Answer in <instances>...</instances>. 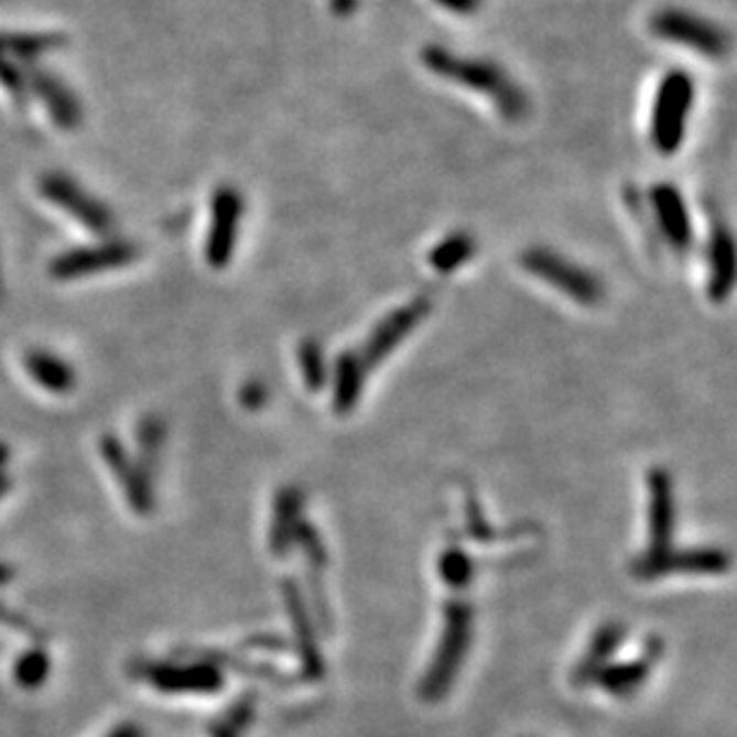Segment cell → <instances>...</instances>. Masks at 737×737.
<instances>
[{"label":"cell","mask_w":737,"mask_h":737,"mask_svg":"<svg viewBox=\"0 0 737 737\" xmlns=\"http://www.w3.org/2000/svg\"><path fill=\"white\" fill-rule=\"evenodd\" d=\"M692 100L695 82L685 69H671L659 84L652 108V143L661 155H673L683 147Z\"/></svg>","instance_id":"cell-3"},{"label":"cell","mask_w":737,"mask_h":737,"mask_svg":"<svg viewBox=\"0 0 737 737\" xmlns=\"http://www.w3.org/2000/svg\"><path fill=\"white\" fill-rule=\"evenodd\" d=\"M294 544L303 549V554H306V561H308V587H311V599H313L311 604L317 616V626L323 628V632H332V614H329V604L325 597V581H323L325 566H327L325 544L321 540V534H317V530L311 523H306V520H301Z\"/></svg>","instance_id":"cell-16"},{"label":"cell","mask_w":737,"mask_h":737,"mask_svg":"<svg viewBox=\"0 0 737 737\" xmlns=\"http://www.w3.org/2000/svg\"><path fill=\"white\" fill-rule=\"evenodd\" d=\"M430 313V301L427 299H413L409 303H403L401 308L392 311L384 315L380 325L370 332V337L364 346V358L366 368H378L382 360L392 354L397 346L407 339L411 332L425 321V315Z\"/></svg>","instance_id":"cell-11"},{"label":"cell","mask_w":737,"mask_h":737,"mask_svg":"<svg viewBox=\"0 0 737 737\" xmlns=\"http://www.w3.org/2000/svg\"><path fill=\"white\" fill-rule=\"evenodd\" d=\"M48 657L43 652H29L18 661L14 678L22 687H39L48 678Z\"/></svg>","instance_id":"cell-30"},{"label":"cell","mask_w":737,"mask_h":737,"mask_svg":"<svg viewBox=\"0 0 737 737\" xmlns=\"http://www.w3.org/2000/svg\"><path fill=\"white\" fill-rule=\"evenodd\" d=\"M303 495L296 487H284L274 497V516L270 525V549L274 556H286L294 546L296 530L301 525Z\"/></svg>","instance_id":"cell-20"},{"label":"cell","mask_w":737,"mask_h":737,"mask_svg":"<svg viewBox=\"0 0 737 737\" xmlns=\"http://www.w3.org/2000/svg\"><path fill=\"white\" fill-rule=\"evenodd\" d=\"M652 32L654 36L678 43V46H685L690 51H697L704 57H712V61H720L726 57L730 48V39L724 32V29L716 26L714 22L697 18L687 10H678V8H666L657 12L652 18Z\"/></svg>","instance_id":"cell-5"},{"label":"cell","mask_w":737,"mask_h":737,"mask_svg":"<svg viewBox=\"0 0 737 737\" xmlns=\"http://www.w3.org/2000/svg\"><path fill=\"white\" fill-rule=\"evenodd\" d=\"M735 284V241L726 227H714L709 239V284L706 292L714 303L726 301Z\"/></svg>","instance_id":"cell-21"},{"label":"cell","mask_w":737,"mask_h":737,"mask_svg":"<svg viewBox=\"0 0 737 737\" xmlns=\"http://www.w3.org/2000/svg\"><path fill=\"white\" fill-rule=\"evenodd\" d=\"M0 86H3L14 104L18 106L26 104L29 86H26L24 69L14 61H10V57L3 53V48H0Z\"/></svg>","instance_id":"cell-28"},{"label":"cell","mask_w":737,"mask_h":737,"mask_svg":"<svg viewBox=\"0 0 737 737\" xmlns=\"http://www.w3.org/2000/svg\"><path fill=\"white\" fill-rule=\"evenodd\" d=\"M24 77L29 86V96H36L43 106H46L53 122L61 129H75L82 124V104L79 98L72 94L69 86L57 79L53 72L43 69L39 65H26Z\"/></svg>","instance_id":"cell-12"},{"label":"cell","mask_w":737,"mask_h":737,"mask_svg":"<svg viewBox=\"0 0 737 737\" xmlns=\"http://www.w3.org/2000/svg\"><path fill=\"white\" fill-rule=\"evenodd\" d=\"M626 640V628L616 624V620H609V624H604L597 632L595 638L589 642V649L585 652V657L577 661L575 673H573V681L577 685H585L592 683L595 678L601 673L604 666H609L611 657L618 652L620 642Z\"/></svg>","instance_id":"cell-22"},{"label":"cell","mask_w":737,"mask_h":737,"mask_svg":"<svg viewBox=\"0 0 737 737\" xmlns=\"http://www.w3.org/2000/svg\"><path fill=\"white\" fill-rule=\"evenodd\" d=\"M649 546L647 554L632 563V575L642 577L659 559L671 552L673 528H675V503L673 483L666 468H654L649 473Z\"/></svg>","instance_id":"cell-6"},{"label":"cell","mask_w":737,"mask_h":737,"mask_svg":"<svg viewBox=\"0 0 737 737\" xmlns=\"http://www.w3.org/2000/svg\"><path fill=\"white\" fill-rule=\"evenodd\" d=\"M241 403L249 409H258L260 403H265V389L260 382H249L241 389Z\"/></svg>","instance_id":"cell-31"},{"label":"cell","mask_w":737,"mask_h":737,"mask_svg":"<svg viewBox=\"0 0 737 737\" xmlns=\"http://www.w3.org/2000/svg\"><path fill=\"white\" fill-rule=\"evenodd\" d=\"M644 659H635L628 663H609L604 666L601 673L595 678L601 690L609 692L614 697H630L642 687V683L649 678V671H652L654 659L661 657L663 647L659 640L649 642Z\"/></svg>","instance_id":"cell-18"},{"label":"cell","mask_w":737,"mask_h":737,"mask_svg":"<svg viewBox=\"0 0 737 737\" xmlns=\"http://www.w3.org/2000/svg\"><path fill=\"white\" fill-rule=\"evenodd\" d=\"M108 737H143V730L137 724H122L115 728Z\"/></svg>","instance_id":"cell-33"},{"label":"cell","mask_w":737,"mask_h":737,"mask_svg":"<svg viewBox=\"0 0 737 737\" xmlns=\"http://www.w3.org/2000/svg\"><path fill=\"white\" fill-rule=\"evenodd\" d=\"M652 210L657 215L659 232L675 253H685L692 243V223L683 194L673 184L652 186Z\"/></svg>","instance_id":"cell-15"},{"label":"cell","mask_w":737,"mask_h":737,"mask_svg":"<svg viewBox=\"0 0 737 737\" xmlns=\"http://www.w3.org/2000/svg\"><path fill=\"white\" fill-rule=\"evenodd\" d=\"M165 440V425L158 415H147L143 421L139 423L137 430V442H139V449L147 460H155L158 454H161V446Z\"/></svg>","instance_id":"cell-29"},{"label":"cell","mask_w":737,"mask_h":737,"mask_svg":"<svg viewBox=\"0 0 737 737\" xmlns=\"http://www.w3.org/2000/svg\"><path fill=\"white\" fill-rule=\"evenodd\" d=\"M243 218V198L235 186H218L210 200V229L206 239V260L215 270L227 268L232 260L239 223Z\"/></svg>","instance_id":"cell-9"},{"label":"cell","mask_w":737,"mask_h":737,"mask_svg":"<svg viewBox=\"0 0 737 737\" xmlns=\"http://www.w3.org/2000/svg\"><path fill=\"white\" fill-rule=\"evenodd\" d=\"M437 3L456 14H473L480 8V0H437Z\"/></svg>","instance_id":"cell-32"},{"label":"cell","mask_w":737,"mask_h":737,"mask_svg":"<svg viewBox=\"0 0 737 737\" xmlns=\"http://www.w3.org/2000/svg\"><path fill=\"white\" fill-rule=\"evenodd\" d=\"M143 681L161 692H218L225 685V675L215 661L192 663H141L134 669Z\"/></svg>","instance_id":"cell-10"},{"label":"cell","mask_w":737,"mask_h":737,"mask_svg":"<svg viewBox=\"0 0 737 737\" xmlns=\"http://www.w3.org/2000/svg\"><path fill=\"white\" fill-rule=\"evenodd\" d=\"M29 378L51 394H69L77 387V372L67 360L46 349H32L22 358Z\"/></svg>","instance_id":"cell-19"},{"label":"cell","mask_w":737,"mask_h":737,"mask_svg":"<svg viewBox=\"0 0 737 737\" xmlns=\"http://www.w3.org/2000/svg\"><path fill=\"white\" fill-rule=\"evenodd\" d=\"M284 601H286V611L289 620L294 626L296 635V652L301 657V669L303 678L308 681H321L325 675V661L321 654V647H317V628L313 624V614L306 604V597L301 595V589L296 583L286 581L284 583Z\"/></svg>","instance_id":"cell-13"},{"label":"cell","mask_w":737,"mask_h":737,"mask_svg":"<svg viewBox=\"0 0 737 737\" xmlns=\"http://www.w3.org/2000/svg\"><path fill=\"white\" fill-rule=\"evenodd\" d=\"M67 46V39L63 34H32V32H0V48L10 57V61H22L24 65H32L36 57L48 51H57Z\"/></svg>","instance_id":"cell-24"},{"label":"cell","mask_w":737,"mask_h":737,"mask_svg":"<svg viewBox=\"0 0 737 737\" xmlns=\"http://www.w3.org/2000/svg\"><path fill=\"white\" fill-rule=\"evenodd\" d=\"M0 292H3V284H0Z\"/></svg>","instance_id":"cell-36"},{"label":"cell","mask_w":737,"mask_h":737,"mask_svg":"<svg viewBox=\"0 0 737 737\" xmlns=\"http://www.w3.org/2000/svg\"><path fill=\"white\" fill-rule=\"evenodd\" d=\"M299 364L303 380H306V387L311 392H321L327 384V366H325V354L323 346L315 339H306L299 349Z\"/></svg>","instance_id":"cell-27"},{"label":"cell","mask_w":737,"mask_h":737,"mask_svg":"<svg viewBox=\"0 0 737 737\" xmlns=\"http://www.w3.org/2000/svg\"><path fill=\"white\" fill-rule=\"evenodd\" d=\"M473 604L464 597H454L446 601L444 630L437 654L421 681V697L425 702H437L452 690L473 642Z\"/></svg>","instance_id":"cell-2"},{"label":"cell","mask_w":737,"mask_h":737,"mask_svg":"<svg viewBox=\"0 0 737 737\" xmlns=\"http://www.w3.org/2000/svg\"><path fill=\"white\" fill-rule=\"evenodd\" d=\"M473 573H475V563L464 552V549H460L458 542H452L444 549V554L440 556V575L446 587L466 589L473 581Z\"/></svg>","instance_id":"cell-26"},{"label":"cell","mask_w":737,"mask_h":737,"mask_svg":"<svg viewBox=\"0 0 737 737\" xmlns=\"http://www.w3.org/2000/svg\"><path fill=\"white\" fill-rule=\"evenodd\" d=\"M100 456H104V460L115 473V478L122 485L129 506H132L139 516H149L153 511V489L149 473H143L134 460L127 456L124 446L112 435H104V440H100Z\"/></svg>","instance_id":"cell-14"},{"label":"cell","mask_w":737,"mask_h":737,"mask_svg":"<svg viewBox=\"0 0 737 737\" xmlns=\"http://www.w3.org/2000/svg\"><path fill=\"white\" fill-rule=\"evenodd\" d=\"M520 265L538 280L559 289L561 294L581 303V306H597L604 296V286L595 274L549 249L523 251L520 253Z\"/></svg>","instance_id":"cell-4"},{"label":"cell","mask_w":737,"mask_h":737,"mask_svg":"<svg viewBox=\"0 0 737 737\" xmlns=\"http://www.w3.org/2000/svg\"><path fill=\"white\" fill-rule=\"evenodd\" d=\"M475 256V239L468 232H454L442 239L435 249L430 251L427 263L437 272H456L460 265Z\"/></svg>","instance_id":"cell-25"},{"label":"cell","mask_w":737,"mask_h":737,"mask_svg":"<svg viewBox=\"0 0 737 737\" xmlns=\"http://www.w3.org/2000/svg\"><path fill=\"white\" fill-rule=\"evenodd\" d=\"M8 489H10V478L6 473H0V497H3Z\"/></svg>","instance_id":"cell-35"},{"label":"cell","mask_w":737,"mask_h":737,"mask_svg":"<svg viewBox=\"0 0 737 737\" xmlns=\"http://www.w3.org/2000/svg\"><path fill=\"white\" fill-rule=\"evenodd\" d=\"M6 464H8V446L0 442V473H3Z\"/></svg>","instance_id":"cell-34"},{"label":"cell","mask_w":737,"mask_h":737,"mask_svg":"<svg viewBox=\"0 0 737 737\" xmlns=\"http://www.w3.org/2000/svg\"><path fill=\"white\" fill-rule=\"evenodd\" d=\"M366 364L360 354L344 351L335 364V392H332V407L337 413H349L358 407L360 394L366 384Z\"/></svg>","instance_id":"cell-23"},{"label":"cell","mask_w":737,"mask_h":737,"mask_svg":"<svg viewBox=\"0 0 737 737\" xmlns=\"http://www.w3.org/2000/svg\"><path fill=\"white\" fill-rule=\"evenodd\" d=\"M730 559L724 549L702 546V549H683V552H671L659 559L652 568L647 571L642 581H657V577L671 573H692V575H718L726 573Z\"/></svg>","instance_id":"cell-17"},{"label":"cell","mask_w":737,"mask_h":737,"mask_svg":"<svg viewBox=\"0 0 737 737\" xmlns=\"http://www.w3.org/2000/svg\"><path fill=\"white\" fill-rule=\"evenodd\" d=\"M39 192L41 196L51 200V204L61 206L67 215H72L84 229L98 235V237H108L115 229V215L112 210L100 204V200L91 194H86L82 186L69 180L61 172H51V175H43L39 182Z\"/></svg>","instance_id":"cell-7"},{"label":"cell","mask_w":737,"mask_h":737,"mask_svg":"<svg viewBox=\"0 0 737 737\" xmlns=\"http://www.w3.org/2000/svg\"><path fill=\"white\" fill-rule=\"evenodd\" d=\"M141 256L139 243L110 239L106 243L82 246V249H72L57 256L51 263V274L55 280H77L86 274H98L108 270H120L132 265Z\"/></svg>","instance_id":"cell-8"},{"label":"cell","mask_w":737,"mask_h":737,"mask_svg":"<svg viewBox=\"0 0 737 737\" xmlns=\"http://www.w3.org/2000/svg\"><path fill=\"white\" fill-rule=\"evenodd\" d=\"M421 61L437 77L491 98L503 120L520 122L530 110L525 91L495 63L480 61V57H464L442 46H425Z\"/></svg>","instance_id":"cell-1"}]
</instances>
